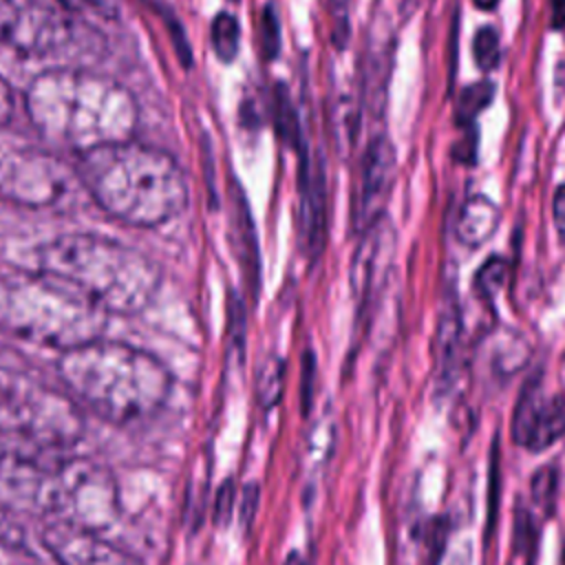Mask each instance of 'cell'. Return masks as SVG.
I'll list each match as a JSON object with an SVG mask.
<instances>
[{
  "instance_id": "6da1fadb",
  "label": "cell",
  "mask_w": 565,
  "mask_h": 565,
  "mask_svg": "<svg viewBox=\"0 0 565 565\" xmlns=\"http://www.w3.org/2000/svg\"><path fill=\"white\" fill-rule=\"evenodd\" d=\"M24 108L44 139L77 154L130 139L137 124L130 90L108 75L84 68L38 75L26 88Z\"/></svg>"
},
{
  "instance_id": "7a4b0ae2",
  "label": "cell",
  "mask_w": 565,
  "mask_h": 565,
  "mask_svg": "<svg viewBox=\"0 0 565 565\" xmlns=\"http://www.w3.org/2000/svg\"><path fill=\"white\" fill-rule=\"evenodd\" d=\"M75 170L93 201L126 225H161L188 203L179 163L168 152L130 139L79 152Z\"/></svg>"
},
{
  "instance_id": "3957f363",
  "label": "cell",
  "mask_w": 565,
  "mask_h": 565,
  "mask_svg": "<svg viewBox=\"0 0 565 565\" xmlns=\"http://www.w3.org/2000/svg\"><path fill=\"white\" fill-rule=\"evenodd\" d=\"M60 377L86 408L113 424H132L154 415L172 386L157 358L102 338L62 351Z\"/></svg>"
},
{
  "instance_id": "277c9868",
  "label": "cell",
  "mask_w": 565,
  "mask_h": 565,
  "mask_svg": "<svg viewBox=\"0 0 565 565\" xmlns=\"http://www.w3.org/2000/svg\"><path fill=\"white\" fill-rule=\"evenodd\" d=\"M35 258L42 271L71 282L106 313L141 311L159 285V269L146 254L99 234L55 236Z\"/></svg>"
},
{
  "instance_id": "5b68a950",
  "label": "cell",
  "mask_w": 565,
  "mask_h": 565,
  "mask_svg": "<svg viewBox=\"0 0 565 565\" xmlns=\"http://www.w3.org/2000/svg\"><path fill=\"white\" fill-rule=\"evenodd\" d=\"M0 327L24 342L68 351L102 338L106 311L53 274L15 271L0 276Z\"/></svg>"
},
{
  "instance_id": "8992f818",
  "label": "cell",
  "mask_w": 565,
  "mask_h": 565,
  "mask_svg": "<svg viewBox=\"0 0 565 565\" xmlns=\"http://www.w3.org/2000/svg\"><path fill=\"white\" fill-rule=\"evenodd\" d=\"M79 408L40 377L0 364V433L38 448H66L82 437Z\"/></svg>"
},
{
  "instance_id": "52a82bcc",
  "label": "cell",
  "mask_w": 565,
  "mask_h": 565,
  "mask_svg": "<svg viewBox=\"0 0 565 565\" xmlns=\"http://www.w3.org/2000/svg\"><path fill=\"white\" fill-rule=\"evenodd\" d=\"M117 510V483L104 466L82 457L51 463L42 512L53 521L99 532L115 521Z\"/></svg>"
},
{
  "instance_id": "ba28073f",
  "label": "cell",
  "mask_w": 565,
  "mask_h": 565,
  "mask_svg": "<svg viewBox=\"0 0 565 565\" xmlns=\"http://www.w3.org/2000/svg\"><path fill=\"white\" fill-rule=\"evenodd\" d=\"M84 188L77 170L44 150H13L0 161V194L26 207H62Z\"/></svg>"
},
{
  "instance_id": "9c48e42d",
  "label": "cell",
  "mask_w": 565,
  "mask_h": 565,
  "mask_svg": "<svg viewBox=\"0 0 565 565\" xmlns=\"http://www.w3.org/2000/svg\"><path fill=\"white\" fill-rule=\"evenodd\" d=\"M75 38L73 22L42 0H0V44L29 55H53Z\"/></svg>"
},
{
  "instance_id": "30bf717a",
  "label": "cell",
  "mask_w": 565,
  "mask_h": 565,
  "mask_svg": "<svg viewBox=\"0 0 565 565\" xmlns=\"http://www.w3.org/2000/svg\"><path fill=\"white\" fill-rule=\"evenodd\" d=\"M565 435V395L547 393L541 377H532L514 406L512 439L532 450H545Z\"/></svg>"
},
{
  "instance_id": "8fae6325",
  "label": "cell",
  "mask_w": 565,
  "mask_h": 565,
  "mask_svg": "<svg viewBox=\"0 0 565 565\" xmlns=\"http://www.w3.org/2000/svg\"><path fill=\"white\" fill-rule=\"evenodd\" d=\"M395 181V148L388 137H373L360 161V177L353 196L351 221L355 232H364L380 216H384V205L388 201Z\"/></svg>"
},
{
  "instance_id": "7c38bea8",
  "label": "cell",
  "mask_w": 565,
  "mask_h": 565,
  "mask_svg": "<svg viewBox=\"0 0 565 565\" xmlns=\"http://www.w3.org/2000/svg\"><path fill=\"white\" fill-rule=\"evenodd\" d=\"M51 461L0 441V510L42 512Z\"/></svg>"
},
{
  "instance_id": "4fadbf2b",
  "label": "cell",
  "mask_w": 565,
  "mask_h": 565,
  "mask_svg": "<svg viewBox=\"0 0 565 565\" xmlns=\"http://www.w3.org/2000/svg\"><path fill=\"white\" fill-rule=\"evenodd\" d=\"M44 545L62 565H141L95 530L60 521H53L44 530Z\"/></svg>"
},
{
  "instance_id": "5bb4252c",
  "label": "cell",
  "mask_w": 565,
  "mask_h": 565,
  "mask_svg": "<svg viewBox=\"0 0 565 565\" xmlns=\"http://www.w3.org/2000/svg\"><path fill=\"white\" fill-rule=\"evenodd\" d=\"M300 245L309 260L320 258L327 241V179L320 152L302 157L300 163Z\"/></svg>"
},
{
  "instance_id": "9a60e30c",
  "label": "cell",
  "mask_w": 565,
  "mask_h": 565,
  "mask_svg": "<svg viewBox=\"0 0 565 565\" xmlns=\"http://www.w3.org/2000/svg\"><path fill=\"white\" fill-rule=\"evenodd\" d=\"M395 247V232L386 216H380L373 225L362 232V241L355 249L351 265V282L358 298V309L364 311L371 298L382 285V278L391 265Z\"/></svg>"
},
{
  "instance_id": "2e32d148",
  "label": "cell",
  "mask_w": 565,
  "mask_h": 565,
  "mask_svg": "<svg viewBox=\"0 0 565 565\" xmlns=\"http://www.w3.org/2000/svg\"><path fill=\"white\" fill-rule=\"evenodd\" d=\"M499 225V207L483 194H472L463 201L457 221L455 236L468 247L483 245Z\"/></svg>"
},
{
  "instance_id": "e0dca14e",
  "label": "cell",
  "mask_w": 565,
  "mask_h": 565,
  "mask_svg": "<svg viewBox=\"0 0 565 565\" xmlns=\"http://www.w3.org/2000/svg\"><path fill=\"white\" fill-rule=\"evenodd\" d=\"M461 318L455 307H446L439 316L437 333H435V355L439 373L444 375V382H452L459 369V353H461Z\"/></svg>"
},
{
  "instance_id": "ac0fdd59",
  "label": "cell",
  "mask_w": 565,
  "mask_h": 565,
  "mask_svg": "<svg viewBox=\"0 0 565 565\" xmlns=\"http://www.w3.org/2000/svg\"><path fill=\"white\" fill-rule=\"evenodd\" d=\"M234 199V227L238 238V258L245 267V276L252 282V289L258 287V245H256V232L249 216V207L245 203V196L241 190L232 194Z\"/></svg>"
},
{
  "instance_id": "d6986e66",
  "label": "cell",
  "mask_w": 565,
  "mask_h": 565,
  "mask_svg": "<svg viewBox=\"0 0 565 565\" xmlns=\"http://www.w3.org/2000/svg\"><path fill=\"white\" fill-rule=\"evenodd\" d=\"M274 126H276L278 137L287 146H298L300 143L298 115H296V108L291 104V97H289L285 84H278L274 88Z\"/></svg>"
},
{
  "instance_id": "ffe728a7",
  "label": "cell",
  "mask_w": 565,
  "mask_h": 565,
  "mask_svg": "<svg viewBox=\"0 0 565 565\" xmlns=\"http://www.w3.org/2000/svg\"><path fill=\"white\" fill-rule=\"evenodd\" d=\"M210 38H212V46L214 53L218 55V60L223 62H232L238 53V44H241V26L238 20L232 13H218L212 20V29H210Z\"/></svg>"
},
{
  "instance_id": "44dd1931",
  "label": "cell",
  "mask_w": 565,
  "mask_h": 565,
  "mask_svg": "<svg viewBox=\"0 0 565 565\" xmlns=\"http://www.w3.org/2000/svg\"><path fill=\"white\" fill-rule=\"evenodd\" d=\"M492 95H494V88L490 82H477L472 86H468L459 102H457V121L459 126H472L477 115L488 108V104L492 102Z\"/></svg>"
},
{
  "instance_id": "7402d4cb",
  "label": "cell",
  "mask_w": 565,
  "mask_h": 565,
  "mask_svg": "<svg viewBox=\"0 0 565 565\" xmlns=\"http://www.w3.org/2000/svg\"><path fill=\"white\" fill-rule=\"evenodd\" d=\"M282 380H285L282 360L269 358L267 362H263V366L258 371V380H256V395L265 408L274 406L280 399Z\"/></svg>"
},
{
  "instance_id": "603a6c76",
  "label": "cell",
  "mask_w": 565,
  "mask_h": 565,
  "mask_svg": "<svg viewBox=\"0 0 565 565\" xmlns=\"http://www.w3.org/2000/svg\"><path fill=\"white\" fill-rule=\"evenodd\" d=\"M472 57L481 71H494L501 60V42L492 26H483L475 33Z\"/></svg>"
},
{
  "instance_id": "cb8c5ba5",
  "label": "cell",
  "mask_w": 565,
  "mask_h": 565,
  "mask_svg": "<svg viewBox=\"0 0 565 565\" xmlns=\"http://www.w3.org/2000/svg\"><path fill=\"white\" fill-rule=\"evenodd\" d=\"M508 276V263L501 256H490L477 271L475 287L481 298H492L505 282Z\"/></svg>"
},
{
  "instance_id": "d4e9b609",
  "label": "cell",
  "mask_w": 565,
  "mask_h": 565,
  "mask_svg": "<svg viewBox=\"0 0 565 565\" xmlns=\"http://www.w3.org/2000/svg\"><path fill=\"white\" fill-rule=\"evenodd\" d=\"M556 486H558V470L554 466H543L532 477V486H530L532 501L539 508L550 512L554 505V499H556Z\"/></svg>"
},
{
  "instance_id": "484cf974",
  "label": "cell",
  "mask_w": 565,
  "mask_h": 565,
  "mask_svg": "<svg viewBox=\"0 0 565 565\" xmlns=\"http://www.w3.org/2000/svg\"><path fill=\"white\" fill-rule=\"evenodd\" d=\"M258 33H260V49L267 60H274L280 51V22L274 4H265L258 22Z\"/></svg>"
},
{
  "instance_id": "4316f807",
  "label": "cell",
  "mask_w": 565,
  "mask_h": 565,
  "mask_svg": "<svg viewBox=\"0 0 565 565\" xmlns=\"http://www.w3.org/2000/svg\"><path fill=\"white\" fill-rule=\"evenodd\" d=\"M68 13L82 18H99V20H115L119 13L117 0H57Z\"/></svg>"
},
{
  "instance_id": "83f0119b",
  "label": "cell",
  "mask_w": 565,
  "mask_h": 565,
  "mask_svg": "<svg viewBox=\"0 0 565 565\" xmlns=\"http://www.w3.org/2000/svg\"><path fill=\"white\" fill-rule=\"evenodd\" d=\"M329 13H331V33L333 44L342 49L349 38V0H329Z\"/></svg>"
},
{
  "instance_id": "f1b7e54d",
  "label": "cell",
  "mask_w": 565,
  "mask_h": 565,
  "mask_svg": "<svg viewBox=\"0 0 565 565\" xmlns=\"http://www.w3.org/2000/svg\"><path fill=\"white\" fill-rule=\"evenodd\" d=\"M234 503V486L232 481H225L218 490V497H216V505H214V519L218 525H225L232 516V505Z\"/></svg>"
},
{
  "instance_id": "f546056e",
  "label": "cell",
  "mask_w": 565,
  "mask_h": 565,
  "mask_svg": "<svg viewBox=\"0 0 565 565\" xmlns=\"http://www.w3.org/2000/svg\"><path fill=\"white\" fill-rule=\"evenodd\" d=\"M313 371H316V362H313L311 351H307L305 360H302V391H300L305 413L311 406V397H313Z\"/></svg>"
},
{
  "instance_id": "4dcf8cb0",
  "label": "cell",
  "mask_w": 565,
  "mask_h": 565,
  "mask_svg": "<svg viewBox=\"0 0 565 565\" xmlns=\"http://www.w3.org/2000/svg\"><path fill=\"white\" fill-rule=\"evenodd\" d=\"M256 508H258V486L256 483H247L245 490H243V505H241V521L245 525L252 523Z\"/></svg>"
},
{
  "instance_id": "1f68e13d",
  "label": "cell",
  "mask_w": 565,
  "mask_h": 565,
  "mask_svg": "<svg viewBox=\"0 0 565 565\" xmlns=\"http://www.w3.org/2000/svg\"><path fill=\"white\" fill-rule=\"evenodd\" d=\"M554 221L561 238L565 241V183L558 185L554 194Z\"/></svg>"
},
{
  "instance_id": "d6a6232c",
  "label": "cell",
  "mask_w": 565,
  "mask_h": 565,
  "mask_svg": "<svg viewBox=\"0 0 565 565\" xmlns=\"http://www.w3.org/2000/svg\"><path fill=\"white\" fill-rule=\"evenodd\" d=\"M11 110H13L11 88H9V84L0 77V126L7 124V119L11 117Z\"/></svg>"
},
{
  "instance_id": "836d02e7",
  "label": "cell",
  "mask_w": 565,
  "mask_h": 565,
  "mask_svg": "<svg viewBox=\"0 0 565 565\" xmlns=\"http://www.w3.org/2000/svg\"><path fill=\"white\" fill-rule=\"evenodd\" d=\"M552 24L565 26V0H552Z\"/></svg>"
},
{
  "instance_id": "e575fe53",
  "label": "cell",
  "mask_w": 565,
  "mask_h": 565,
  "mask_svg": "<svg viewBox=\"0 0 565 565\" xmlns=\"http://www.w3.org/2000/svg\"><path fill=\"white\" fill-rule=\"evenodd\" d=\"M417 4H419V0H397V7H399L402 15H408Z\"/></svg>"
},
{
  "instance_id": "d590c367",
  "label": "cell",
  "mask_w": 565,
  "mask_h": 565,
  "mask_svg": "<svg viewBox=\"0 0 565 565\" xmlns=\"http://www.w3.org/2000/svg\"><path fill=\"white\" fill-rule=\"evenodd\" d=\"M285 565H307V563H305V558H302L298 552H291V554L287 556Z\"/></svg>"
},
{
  "instance_id": "8d00e7d4",
  "label": "cell",
  "mask_w": 565,
  "mask_h": 565,
  "mask_svg": "<svg viewBox=\"0 0 565 565\" xmlns=\"http://www.w3.org/2000/svg\"><path fill=\"white\" fill-rule=\"evenodd\" d=\"M479 9H494L499 4V0H472Z\"/></svg>"
},
{
  "instance_id": "74e56055",
  "label": "cell",
  "mask_w": 565,
  "mask_h": 565,
  "mask_svg": "<svg viewBox=\"0 0 565 565\" xmlns=\"http://www.w3.org/2000/svg\"><path fill=\"white\" fill-rule=\"evenodd\" d=\"M561 565H565V550H563V558H561Z\"/></svg>"
}]
</instances>
